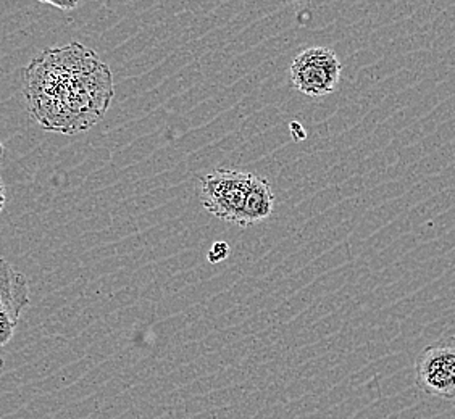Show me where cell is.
<instances>
[{"mask_svg": "<svg viewBox=\"0 0 455 419\" xmlns=\"http://www.w3.org/2000/svg\"><path fill=\"white\" fill-rule=\"evenodd\" d=\"M29 305V284L23 273L0 257V349L13 339L20 316Z\"/></svg>", "mask_w": 455, "mask_h": 419, "instance_id": "5b68a950", "label": "cell"}, {"mask_svg": "<svg viewBox=\"0 0 455 419\" xmlns=\"http://www.w3.org/2000/svg\"><path fill=\"white\" fill-rule=\"evenodd\" d=\"M4 155H5V147H4V142L0 140V165L4 162Z\"/></svg>", "mask_w": 455, "mask_h": 419, "instance_id": "8fae6325", "label": "cell"}, {"mask_svg": "<svg viewBox=\"0 0 455 419\" xmlns=\"http://www.w3.org/2000/svg\"><path fill=\"white\" fill-rule=\"evenodd\" d=\"M275 202L276 197L273 194L272 184L260 176L252 175L244 205L235 225L241 227L255 226L270 218L275 210Z\"/></svg>", "mask_w": 455, "mask_h": 419, "instance_id": "8992f818", "label": "cell"}, {"mask_svg": "<svg viewBox=\"0 0 455 419\" xmlns=\"http://www.w3.org/2000/svg\"><path fill=\"white\" fill-rule=\"evenodd\" d=\"M5 205H7V189H5L4 183L0 181V213L4 211Z\"/></svg>", "mask_w": 455, "mask_h": 419, "instance_id": "9c48e42d", "label": "cell"}, {"mask_svg": "<svg viewBox=\"0 0 455 419\" xmlns=\"http://www.w3.org/2000/svg\"><path fill=\"white\" fill-rule=\"evenodd\" d=\"M341 71V61L331 49L310 47L292 60L289 79L299 92L308 97H324L338 88Z\"/></svg>", "mask_w": 455, "mask_h": 419, "instance_id": "3957f363", "label": "cell"}, {"mask_svg": "<svg viewBox=\"0 0 455 419\" xmlns=\"http://www.w3.org/2000/svg\"><path fill=\"white\" fill-rule=\"evenodd\" d=\"M228 257H229V245L223 242V241H219V242L212 245L211 252L207 255L209 262L213 263V265L227 260Z\"/></svg>", "mask_w": 455, "mask_h": 419, "instance_id": "52a82bcc", "label": "cell"}, {"mask_svg": "<svg viewBox=\"0 0 455 419\" xmlns=\"http://www.w3.org/2000/svg\"><path fill=\"white\" fill-rule=\"evenodd\" d=\"M291 131H296V132H299V134H300V138H302V139H304V138H307L306 136V131H304V130H302V128H300V124H299V123H291Z\"/></svg>", "mask_w": 455, "mask_h": 419, "instance_id": "30bf717a", "label": "cell"}, {"mask_svg": "<svg viewBox=\"0 0 455 419\" xmlns=\"http://www.w3.org/2000/svg\"><path fill=\"white\" fill-rule=\"evenodd\" d=\"M415 383L429 397L455 400V336H444L421 350L415 360Z\"/></svg>", "mask_w": 455, "mask_h": 419, "instance_id": "7a4b0ae2", "label": "cell"}, {"mask_svg": "<svg viewBox=\"0 0 455 419\" xmlns=\"http://www.w3.org/2000/svg\"><path fill=\"white\" fill-rule=\"evenodd\" d=\"M37 2L52 5L55 9L65 10V12L76 9L79 4V0H37Z\"/></svg>", "mask_w": 455, "mask_h": 419, "instance_id": "ba28073f", "label": "cell"}, {"mask_svg": "<svg viewBox=\"0 0 455 419\" xmlns=\"http://www.w3.org/2000/svg\"><path fill=\"white\" fill-rule=\"evenodd\" d=\"M21 92L39 128L73 136L104 120L115 96L114 75L92 49L75 41L29 61L21 70Z\"/></svg>", "mask_w": 455, "mask_h": 419, "instance_id": "6da1fadb", "label": "cell"}, {"mask_svg": "<svg viewBox=\"0 0 455 419\" xmlns=\"http://www.w3.org/2000/svg\"><path fill=\"white\" fill-rule=\"evenodd\" d=\"M252 181L251 173L235 170H215L199 181L202 207L223 221L236 223L245 195Z\"/></svg>", "mask_w": 455, "mask_h": 419, "instance_id": "277c9868", "label": "cell"}]
</instances>
